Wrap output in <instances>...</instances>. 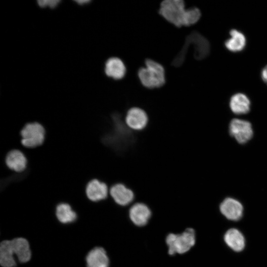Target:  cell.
I'll return each mask as SVG.
<instances>
[{
    "mask_svg": "<svg viewBox=\"0 0 267 267\" xmlns=\"http://www.w3.org/2000/svg\"><path fill=\"white\" fill-rule=\"evenodd\" d=\"M20 142L23 146L33 149L42 145L45 138L44 127L37 122L26 124L21 129Z\"/></svg>",
    "mask_w": 267,
    "mask_h": 267,
    "instance_id": "277c9868",
    "label": "cell"
},
{
    "mask_svg": "<svg viewBox=\"0 0 267 267\" xmlns=\"http://www.w3.org/2000/svg\"><path fill=\"white\" fill-rule=\"evenodd\" d=\"M230 37L225 42L226 48L232 52L242 50L245 45L246 40L245 36L241 32L232 29L229 32Z\"/></svg>",
    "mask_w": 267,
    "mask_h": 267,
    "instance_id": "ac0fdd59",
    "label": "cell"
},
{
    "mask_svg": "<svg viewBox=\"0 0 267 267\" xmlns=\"http://www.w3.org/2000/svg\"><path fill=\"white\" fill-rule=\"evenodd\" d=\"M60 0H38L37 1L38 4L41 7H45L48 6L50 8H54L56 7L59 3Z\"/></svg>",
    "mask_w": 267,
    "mask_h": 267,
    "instance_id": "44dd1931",
    "label": "cell"
},
{
    "mask_svg": "<svg viewBox=\"0 0 267 267\" xmlns=\"http://www.w3.org/2000/svg\"><path fill=\"white\" fill-rule=\"evenodd\" d=\"M12 252L18 261L21 263L28 262L31 258L30 245L25 238L18 237L10 240Z\"/></svg>",
    "mask_w": 267,
    "mask_h": 267,
    "instance_id": "4fadbf2b",
    "label": "cell"
},
{
    "mask_svg": "<svg viewBox=\"0 0 267 267\" xmlns=\"http://www.w3.org/2000/svg\"><path fill=\"white\" fill-rule=\"evenodd\" d=\"M229 106L234 113L237 115L244 114L250 110V101L245 94L238 93L231 97Z\"/></svg>",
    "mask_w": 267,
    "mask_h": 267,
    "instance_id": "e0dca14e",
    "label": "cell"
},
{
    "mask_svg": "<svg viewBox=\"0 0 267 267\" xmlns=\"http://www.w3.org/2000/svg\"><path fill=\"white\" fill-rule=\"evenodd\" d=\"M224 240L226 244L236 252L241 251L244 248V237L237 229L231 228L228 230L224 234Z\"/></svg>",
    "mask_w": 267,
    "mask_h": 267,
    "instance_id": "2e32d148",
    "label": "cell"
},
{
    "mask_svg": "<svg viewBox=\"0 0 267 267\" xmlns=\"http://www.w3.org/2000/svg\"><path fill=\"white\" fill-rule=\"evenodd\" d=\"M145 66L139 69L138 78L141 84L148 89L158 88L166 83L165 71L159 63L151 59L145 61Z\"/></svg>",
    "mask_w": 267,
    "mask_h": 267,
    "instance_id": "7a4b0ae2",
    "label": "cell"
},
{
    "mask_svg": "<svg viewBox=\"0 0 267 267\" xmlns=\"http://www.w3.org/2000/svg\"><path fill=\"white\" fill-rule=\"evenodd\" d=\"M261 76L263 80L267 84V65L262 70Z\"/></svg>",
    "mask_w": 267,
    "mask_h": 267,
    "instance_id": "7402d4cb",
    "label": "cell"
},
{
    "mask_svg": "<svg viewBox=\"0 0 267 267\" xmlns=\"http://www.w3.org/2000/svg\"><path fill=\"white\" fill-rule=\"evenodd\" d=\"M6 166L17 173L23 172L27 168L28 160L24 153L19 149L10 150L5 158Z\"/></svg>",
    "mask_w": 267,
    "mask_h": 267,
    "instance_id": "8fae6325",
    "label": "cell"
},
{
    "mask_svg": "<svg viewBox=\"0 0 267 267\" xmlns=\"http://www.w3.org/2000/svg\"><path fill=\"white\" fill-rule=\"evenodd\" d=\"M229 133L240 143L247 142L252 138L253 134L251 123L238 119H233L231 121Z\"/></svg>",
    "mask_w": 267,
    "mask_h": 267,
    "instance_id": "8992f818",
    "label": "cell"
},
{
    "mask_svg": "<svg viewBox=\"0 0 267 267\" xmlns=\"http://www.w3.org/2000/svg\"><path fill=\"white\" fill-rule=\"evenodd\" d=\"M170 255L186 253L195 243V232L191 228H188L180 234L170 233L166 239Z\"/></svg>",
    "mask_w": 267,
    "mask_h": 267,
    "instance_id": "3957f363",
    "label": "cell"
},
{
    "mask_svg": "<svg viewBox=\"0 0 267 267\" xmlns=\"http://www.w3.org/2000/svg\"><path fill=\"white\" fill-rule=\"evenodd\" d=\"M106 183L97 178L90 180L87 184L85 192L88 198L93 202H98L105 199L109 192Z\"/></svg>",
    "mask_w": 267,
    "mask_h": 267,
    "instance_id": "9c48e42d",
    "label": "cell"
},
{
    "mask_svg": "<svg viewBox=\"0 0 267 267\" xmlns=\"http://www.w3.org/2000/svg\"><path fill=\"white\" fill-rule=\"evenodd\" d=\"M220 209L225 218L231 221H238L241 219L243 211L242 204L232 198H225L221 204Z\"/></svg>",
    "mask_w": 267,
    "mask_h": 267,
    "instance_id": "7c38bea8",
    "label": "cell"
},
{
    "mask_svg": "<svg viewBox=\"0 0 267 267\" xmlns=\"http://www.w3.org/2000/svg\"><path fill=\"white\" fill-rule=\"evenodd\" d=\"M129 215L131 221L134 224L142 226L148 222L151 216V212L145 204L137 202L131 207Z\"/></svg>",
    "mask_w": 267,
    "mask_h": 267,
    "instance_id": "30bf717a",
    "label": "cell"
},
{
    "mask_svg": "<svg viewBox=\"0 0 267 267\" xmlns=\"http://www.w3.org/2000/svg\"><path fill=\"white\" fill-rule=\"evenodd\" d=\"M55 213L58 220L62 223H71L77 218L76 212L66 203L59 204L56 207Z\"/></svg>",
    "mask_w": 267,
    "mask_h": 267,
    "instance_id": "ffe728a7",
    "label": "cell"
},
{
    "mask_svg": "<svg viewBox=\"0 0 267 267\" xmlns=\"http://www.w3.org/2000/svg\"><path fill=\"white\" fill-rule=\"evenodd\" d=\"M89 2H90L89 0H77L76 1V2H77L78 4H80V5L87 4Z\"/></svg>",
    "mask_w": 267,
    "mask_h": 267,
    "instance_id": "603a6c76",
    "label": "cell"
},
{
    "mask_svg": "<svg viewBox=\"0 0 267 267\" xmlns=\"http://www.w3.org/2000/svg\"><path fill=\"white\" fill-rule=\"evenodd\" d=\"M104 72L109 77L120 80L126 75L127 69L123 61L116 57H110L105 64Z\"/></svg>",
    "mask_w": 267,
    "mask_h": 267,
    "instance_id": "5bb4252c",
    "label": "cell"
},
{
    "mask_svg": "<svg viewBox=\"0 0 267 267\" xmlns=\"http://www.w3.org/2000/svg\"><path fill=\"white\" fill-rule=\"evenodd\" d=\"M185 41L193 45L195 59L202 60L209 55L210 49L209 42L199 32H192L186 37Z\"/></svg>",
    "mask_w": 267,
    "mask_h": 267,
    "instance_id": "52a82bcc",
    "label": "cell"
},
{
    "mask_svg": "<svg viewBox=\"0 0 267 267\" xmlns=\"http://www.w3.org/2000/svg\"><path fill=\"white\" fill-rule=\"evenodd\" d=\"M159 14L167 21L177 27L189 26L196 23L201 15L197 7L185 9L182 0H165L161 4Z\"/></svg>",
    "mask_w": 267,
    "mask_h": 267,
    "instance_id": "6da1fadb",
    "label": "cell"
},
{
    "mask_svg": "<svg viewBox=\"0 0 267 267\" xmlns=\"http://www.w3.org/2000/svg\"><path fill=\"white\" fill-rule=\"evenodd\" d=\"M125 123L131 130L140 131L144 129L148 124V117L146 112L142 108L133 107L127 112Z\"/></svg>",
    "mask_w": 267,
    "mask_h": 267,
    "instance_id": "5b68a950",
    "label": "cell"
},
{
    "mask_svg": "<svg viewBox=\"0 0 267 267\" xmlns=\"http://www.w3.org/2000/svg\"><path fill=\"white\" fill-rule=\"evenodd\" d=\"M87 267H109V259L105 250L97 247L91 250L86 258Z\"/></svg>",
    "mask_w": 267,
    "mask_h": 267,
    "instance_id": "9a60e30c",
    "label": "cell"
},
{
    "mask_svg": "<svg viewBox=\"0 0 267 267\" xmlns=\"http://www.w3.org/2000/svg\"><path fill=\"white\" fill-rule=\"evenodd\" d=\"M109 194L114 202L122 206L129 205L134 198L133 191L121 182L113 184L110 188Z\"/></svg>",
    "mask_w": 267,
    "mask_h": 267,
    "instance_id": "ba28073f",
    "label": "cell"
},
{
    "mask_svg": "<svg viewBox=\"0 0 267 267\" xmlns=\"http://www.w3.org/2000/svg\"><path fill=\"white\" fill-rule=\"evenodd\" d=\"M10 240H4L0 245V264L2 267H14L16 265Z\"/></svg>",
    "mask_w": 267,
    "mask_h": 267,
    "instance_id": "d6986e66",
    "label": "cell"
}]
</instances>
